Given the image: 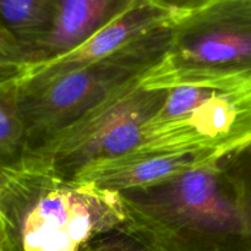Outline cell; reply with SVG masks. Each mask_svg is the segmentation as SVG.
Instances as JSON below:
<instances>
[{
    "instance_id": "cell-15",
    "label": "cell",
    "mask_w": 251,
    "mask_h": 251,
    "mask_svg": "<svg viewBox=\"0 0 251 251\" xmlns=\"http://www.w3.org/2000/svg\"><path fill=\"white\" fill-rule=\"evenodd\" d=\"M228 157L251 191V142L228 153Z\"/></svg>"
},
{
    "instance_id": "cell-9",
    "label": "cell",
    "mask_w": 251,
    "mask_h": 251,
    "mask_svg": "<svg viewBox=\"0 0 251 251\" xmlns=\"http://www.w3.org/2000/svg\"><path fill=\"white\" fill-rule=\"evenodd\" d=\"M137 0H55L50 31L34 48L28 66L49 63L82 46Z\"/></svg>"
},
{
    "instance_id": "cell-8",
    "label": "cell",
    "mask_w": 251,
    "mask_h": 251,
    "mask_svg": "<svg viewBox=\"0 0 251 251\" xmlns=\"http://www.w3.org/2000/svg\"><path fill=\"white\" fill-rule=\"evenodd\" d=\"M222 157L215 152H130L83 171L75 180L90 181L110 191L144 188L179 176Z\"/></svg>"
},
{
    "instance_id": "cell-4",
    "label": "cell",
    "mask_w": 251,
    "mask_h": 251,
    "mask_svg": "<svg viewBox=\"0 0 251 251\" xmlns=\"http://www.w3.org/2000/svg\"><path fill=\"white\" fill-rule=\"evenodd\" d=\"M142 85L168 90L251 86V0H218L174 17L171 47Z\"/></svg>"
},
{
    "instance_id": "cell-10",
    "label": "cell",
    "mask_w": 251,
    "mask_h": 251,
    "mask_svg": "<svg viewBox=\"0 0 251 251\" xmlns=\"http://www.w3.org/2000/svg\"><path fill=\"white\" fill-rule=\"evenodd\" d=\"M55 0H0V24L21 50L28 68L32 51L50 31Z\"/></svg>"
},
{
    "instance_id": "cell-11",
    "label": "cell",
    "mask_w": 251,
    "mask_h": 251,
    "mask_svg": "<svg viewBox=\"0 0 251 251\" xmlns=\"http://www.w3.org/2000/svg\"><path fill=\"white\" fill-rule=\"evenodd\" d=\"M20 77L0 83V167L19 163L27 152L26 129L19 108Z\"/></svg>"
},
{
    "instance_id": "cell-12",
    "label": "cell",
    "mask_w": 251,
    "mask_h": 251,
    "mask_svg": "<svg viewBox=\"0 0 251 251\" xmlns=\"http://www.w3.org/2000/svg\"><path fill=\"white\" fill-rule=\"evenodd\" d=\"M85 251H149L127 230H120L97 240Z\"/></svg>"
},
{
    "instance_id": "cell-16",
    "label": "cell",
    "mask_w": 251,
    "mask_h": 251,
    "mask_svg": "<svg viewBox=\"0 0 251 251\" xmlns=\"http://www.w3.org/2000/svg\"><path fill=\"white\" fill-rule=\"evenodd\" d=\"M25 71H11V70H0V83H4L6 81L14 80V78L20 77L25 74Z\"/></svg>"
},
{
    "instance_id": "cell-7",
    "label": "cell",
    "mask_w": 251,
    "mask_h": 251,
    "mask_svg": "<svg viewBox=\"0 0 251 251\" xmlns=\"http://www.w3.org/2000/svg\"><path fill=\"white\" fill-rule=\"evenodd\" d=\"M173 20L171 12L150 0H137L75 50L49 63L28 66L26 74L38 77H54L70 73L110 55L137 37Z\"/></svg>"
},
{
    "instance_id": "cell-3",
    "label": "cell",
    "mask_w": 251,
    "mask_h": 251,
    "mask_svg": "<svg viewBox=\"0 0 251 251\" xmlns=\"http://www.w3.org/2000/svg\"><path fill=\"white\" fill-rule=\"evenodd\" d=\"M172 24L162 25L110 55L63 75L38 77L25 71L19 78V108L26 129V156L43 149L114 93L144 78L158 65L171 47Z\"/></svg>"
},
{
    "instance_id": "cell-1",
    "label": "cell",
    "mask_w": 251,
    "mask_h": 251,
    "mask_svg": "<svg viewBox=\"0 0 251 251\" xmlns=\"http://www.w3.org/2000/svg\"><path fill=\"white\" fill-rule=\"evenodd\" d=\"M119 195L149 251H251V191L228 153Z\"/></svg>"
},
{
    "instance_id": "cell-14",
    "label": "cell",
    "mask_w": 251,
    "mask_h": 251,
    "mask_svg": "<svg viewBox=\"0 0 251 251\" xmlns=\"http://www.w3.org/2000/svg\"><path fill=\"white\" fill-rule=\"evenodd\" d=\"M150 1L164 9L166 11L171 12L174 17H176L207 6L212 2L218 1V0H150Z\"/></svg>"
},
{
    "instance_id": "cell-13",
    "label": "cell",
    "mask_w": 251,
    "mask_h": 251,
    "mask_svg": "<svg viewBox=\"0 0 251 251\" xmlns=\"http://www.w3.org/2000/svg\"><path fill=\"white\" fill-rule=\"evenodd\" d=\"M26 69L21 50L0 24V70L24 71Z\"/></svg>"
},
{
    "instance_id": "cell-6",
    "label": "cell",
    "mask_w": 251,
    "mask_h": 251,
    "mask_svg": "<svg viewBox=\"0 0 251 251\" xmlns=\"http://www.w3.org/2000/svg\"><path fill=\"white\" fill-rule=\"evenodd\" d=\"M168 93V88L142 85V78L135 81L26 157L75 180L95 164L136 151L142 144V129L161 109Z\"/></svg>"
},
{
    "instance_id": "cell-5",
    "label": "cell",
    "mask_w": 251,
    "mask_h": 251,
    "mask_svg": "<svg viewBox=\"0 0 251 251\" xmlns=\"http://www.w3.org/2000/svg\"><path fill=\"white\" fill-rule=\"evenodd\" d=\"M251 142V86L169 88L142 129L136 152H215L225 156Z\"/></svg>"
},
{
    "instance_id": "cell-2",
    "label": "cell",
    "mask_w": 251,
    "mask_h": 251,
    "mask_svg": "<svg viewBox=\"0 0 251 251\" xmlns=\"http://www.w3.org/2000/svg\"><path fill=\"white\" fill-rule=\"evenodd\" d=\"M126 226L117 191L69 180L27 157L0 167V251H85Z\"/></svg>"
}]
</instances>
